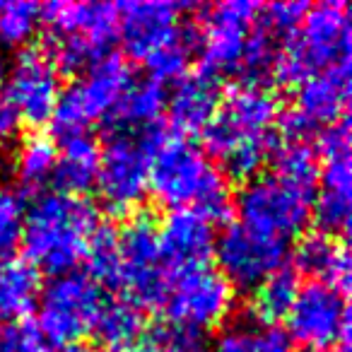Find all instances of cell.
<instances>
[{
	"instance_id": "7bdbcfd3",
	"label": "cell",
	"mask_w": 352,
	"mask_h": 352,
	"mask_svg": "<svg viewBox=\"0 0 352 352\" xmlns=\"http://www.w3.org/2000/svg\"><path fill=\"white\" fill-rule=\"evenodd\" d=\"M0 75H3V70H0Z\"/></svg>"
},
{
	"instance_id": "ab89813d",
	"label": "cell",
	"mask_w": 352,
	"mask_h": 352,
	"mask_svg": "<svg viewBox=\"0 0 352 352\" xmlns=\"http://www.w3.org/2000/svg\"><path fill=\"white\" fill-rule=\"evenodd\" d=\"M126 352H162V350L152 340H145V342H135V345L128 347Z\"/></svg>"
},
{
	"instance_id": "74e56055",
	"label": "cell",
	"mask_w": 352,
	"mask_h": 352,
	"mask_svg": "<svg viewBox=\"0 0 352 352\" xmlns=\"http://www.w3.org/2000/svg\"><path fill=\"white\" fill-rule=\"evenodd\" d=\"M318 147H321L323 160L350 157V126H347V118H340V121L321 128Z\"/></svg>"
},
{
	"instance_id": "ffe728a7",
	"label": "cell",
	"mask_w": 352,
	"mask_h": 352,
	"mask_svg": "<svg viewBox=\"0 0 352 352\" xmlns=\"http://www.w3.org/2000/svg\"><path fill=\"white\" fill-rule=\"evenodd\" d=\"M220 107L217 80L203 73L179 78L166 99L169 121L179 133H198L210 123Z\"/></svg>"
},
{
	"instance_id": "7402d4cb",
	"label": "cell",
	"mask_w": 352,
	"mask_h": 352,
	"mask_svg": "<svg viewBox=\"0 0 352 352\" xmlns=\"http://www.w3.org/2000/svg\"><path fill=\"white\" fill-rule=\"evenodd\" d=\"M99 169V145L89 133L60 138V152L56 157V169L51 182L58 193L80 196L94 186Z\"/></svg>"
},
{
	"instance_id": "603a6c76",
	"label": "cell",
	"mask_w": 352,
	"mask_h": 352,
	"mask_svg": "<svg viewBox=\"0 0 352 352\" xmlns=\"http://www.w3.org/2000/svg\"><path fill=\"white\" fill-rule=\"evenodd\" d=\"M164 104V85L150 78L140 80V82H131V87L123 92L121 102L116 104L107 123L111 133H147L152 128H160Z\"/></svg>"
},
{
	"instance_id": "5bb4252c",
	"label": "cell",
	"mask_w": 352,
	"mask_h": 352,
	"mask_svg": "<svg viewBox=\"0 0 352 352\" xmlns=\"http://www.w3.org/2000/svg\"><path fill=\"white\" fill-rule=\"evenodd\" d=\"M60 94L58 68L41 49H25L17 54L8 73L3 99L15 109L20 121L30 126H44L54 116Z\"/></svg>"
},
{
	"instance_id": "836d02e7",
	"label": "cell",
	"mask_w": 352,
	"mask_h": 352,
	"mask_svg": "<svg viewBox=\"0 0 352 352\" xmlns=\"http://www.w3.org/2000/svg\"><path fill=\"white\" fill-rule=\"evenodd\" d=\"M25 212L27 210L20 193L0 188V261H6L20 246Z\"/></svg>"
},
{
	"instance_id": "f35d334b",
	"label": "cell",
	"mask_w": 352,
	"mask_h": 352,
	"mask_svg": "<svg viewBox=\"0 0 352 352\" xmlns=\"http://www.w3.org/2000/svg\"><path fill=\"white\" fill-rule=\"evenodd\" d=\"M20 116L15 113V109L0 97V145H8L12 138L20 131Z\"/></svg>"
},
{
	"instance_id": "8d00e7d4",
	"label": "cell",
	"mask_w": 352,
	"mask_h": 352,
	"mask_svg": "<svg viewBox=\"0 0 352 352\" xmlns=\"http://www.w3.org/2000/svg\"><path fill=\"white\" fill-rule=\"evenodd\" d=\"M152 342L160 347L162 352H198L201 347V333H193L188 328L166 323L152 336Z\"/></svg>"
},
{
	"instance_id": "ba28073f",
	"label": "cell",
	"mask_w": 352,
	"mask_h": 352,
	"mask_svg": "<svg viewBox=\"0 0 352 352\" xmlns=\"http://www.w3.org/2000/svg\"><path fill=\"white\" fill-rule=\"evenodd\" d=\"M118 287L138 307H162L169 273L162 263L160 232L150 215H133L118 232Z\"/></svg>"
},
{
	"instance_id": "8fae6325",
	"label": "cell",
	"mask_w": 352,
	"mask_h": 352,
	"mask_svg": "<svg viewBox=\"0 0 352 352\" xmlns=\"http://www.w3.org/2000/svg\"><path fill=\"white\" fill-rule=\"evenodd\" d=\"M287 338L309 350H328L338 340L347 345L350 311L345 292L328 283H309L299 287L287 311Z\"/></svg>"
},
{
	"instance_id": "83f0119b",
	"label": "cell",
	"mask_w": 352,
	"mask_h": 352,
	"mask_svg": "<svg viewBox=\"0 0 352 352\" xmlns=\"http://www.w3.org/2000/svg\"><path fill=\"white\" fill-rule=\"evenodd\" d=\"M270 160H273L275 176H280V179H285L289 184H297L302 188L316 191L321 166H318V152L309 142L285 140L283 145L273 147Z\"/></svg>"
},
{
	"instance_id": "44dd1931",
	"label": "cell",
	"mask_w": 352,
	"mask_h": 352,
	"mask_svg": "<svg viewBox=\"0 0 352 352\" xmlns=\"http://www.w3.org/2000/svg\"><path fill=\"white\" fill-rule=\"evenodd\" d=\"M294 273L314 278V283H328L345 292L350 287V256L345 246L321 232L307 234L294 249Z\"/></svg>"
},
{
	"instance_id": "9c48e42d",
	"label": "cell",
	"mask_w": 352,
	"mask_h": 352,
	"mask_svg": "<svg viewBox=\"0 0 352 352\" xmlns=\"http://www.w3.org/2000/svg\"><path fill=\"white\" fill-rule=\"evenodd\" d=\"M278 116L280 104L270 89L241 85L227 94L210 123L203 128L206 150L222 160L234 147L270 138Z\"/></svg>"
},
{
	"instance_id": "f546056e",
	"label": "cell",
	"mask_w": 352,
	"mask_h": 352,
	"mask_svg": "<svg viewBox=\"0 0 352 352\" xmlns=\"http://www.w3.org/2000/svg\"><path fill=\"white\" fill-rule=\"evenodd\" d=\"M254 316L263 323L285 318L299 292V275L292 268H280L254 289Z\"/></svg>"
},
{
	"instance_id": "d4e9b609",
	"label": "cell",
	"mask_w": 352,
	"mask_h": 352,
	"mask_svg": "<svg viewBox=\"0 0 352 352\" xmlns=\"http://www.w3.org/2000/svg\"><path fill=\"white\" fill-rule=\"evenodd\" d=\"M212 352H294V347L285 331L256 316H241L222 328Z\"/></svg>"
},
{
	"instance_id": "b9f144b4",
	"label": "cell",
	"mask_w": 352,
	"mask_h": 352,
	"mask_svg": "<svg viewBox=\"0 0 352 352\" xmlns=\"http://www.w3.org/2000/svg\"><path fill=\"white\" fill-rule=\"evenodd\" d=\"M307 352H345V350H307Z\"/></svg>"
},
{
	"instance_id": "1f68e13d",
	"label": "cell",
	"mask_w": 352,
	"mask_h": 352,
	"mask_svg": "<svg viewBox=\"0 0 352 352\" xmlns=\"http://www.w3.org/2000/svg\"><path fill=\"white\" fill-rule=\"evenodd\" d=\"M41 22V6L27 0H3L0 3V41L20 46L34 36Z\"/></svg>"
},
{
	"instance_id": "8992f818",
	"label": "cell",
	"mask_w": 352,
	"mask_h": 352,
	"mask_svg": "<svg viewBox=\"0 0 352 352\" xmlns=\"http://www.w3.org/2000/svg\"><path fill=\"white\" fill-rule=\"evenodd\" d=\"M131 82V68L118 56H107L82 78L60 89L51 116L56 135H78L87 133V128L94 123L107 121Z\"/></svg>"
},
{
	"instance_id": "d590c367",
	"label": "cell",
	"mask_w": 352,
	"mask_h": 352,
	"mask_svg": "<svg viewBox=\"0 0 352 352\" xmlns=\"http://www.w3.org/2000/svg\"><path fill=\"white\" fill-rule=\"evenodd\" d=\"M0 352H49V342L30 321H15L0 328Z\"/></svg>"
},
{
	"instance_id": "4dcf8cb0",
	"label": "cell",
	"mask_w": 352,
	"mask_h": 352,
	"mask_svg": "<svg viewBox=\"0 0 352 352\" xmlns=\"http://www.w3.org/2000/svg\"><path fill=\"white\" fill-rule=\"evenodd\" d=\"M87 268L94 283L118 287V232L109 225H99L87 244Z\"/></svg>"
},
{
	"instance_id": "f1b7e54d",
	"label": "cell",
	"mask_w": 352,
	"mask_h": 352,
	"mask_svg": "<svg viewBox=\"0 0 352 352\" xmlns=\"http://www.w3.org/2000/svg\"><path fill=\"white\" fill-rule=\"evenodd\" d=\"M193 49H198V32L193 25H182L174 39H169L164 46L152 51L145 58V65L150 70V80L155 82H166V80L184 78L188 60H191Z\"/></svg>"
},
{
	"instance_id": "7c38bea8",
	"label": "cell",
	"mask_w": 352,
	"mask_h": 352,
	"mask_svg": "<svg viewBox=\"0 0 352 352\" xmlns=\"http://www.w3.org/2000/svg\"><path fill=\"white\" fill-rule=\"evenodd\" d=\"M212 254H217L220 275L227 280V285L249 292L268 280L275 270L285 268L287 241L263 236L241 222H232L217 236Z\"/></svg>"
},
{
	"instance_id": "9a60e30c",
	"label": "cell",
	"mask_w": 352,
	"mask_h": 352,
	"mask_svg": "<svg viewBox=\"0 0 352 352\" xmlns=\"http://www.w3.org/2000/svg\"><path fill=\"white\" fill-rule=\"evenodd\" d=\"M157 232H160L162 263L176 275L186 273V270L206 268L208 258L215 251L212 222L191 208L171 210L164 217L162 227H157Z\"/></svg>"
},
{
	"instance_id": "30bf717a",
	"label": "cell",
	"mask_w": 352,
	"mask_h": 352,
	"mask_svg": "<svg viewBox=\"0 0 352 352\" xmlns=\"http://www.w3.org/2000/svg\"><path fill=\"white\" fill-rule=\"evenodd\" d=\"M234 289L217 270L196 268L169 280V289L162 302L169 323L193 333L220 326L232 311Z\"/></svg>"
},
{
	"instance_id": "2e32d148",
	"label": "cell",
	"mask_w": 352,
	"mask_h": 352,
	"mask_svg": "<svg viewBox=\"0 0 352 352\" xmlns=\"http://www.w3.org/2000/svg\"><path fill=\"white\" fill-rule=\"evenodd\" d=\"M188 6H176L166 0H138L118 8V36L131 56L145 60L152 51L174 39L182 30L179 15Z\"/></svg>"
},
{
	"instance_id": "e575fe53",
	"label": "cell",
	"mask_w": 352,
	"mask_h": 352,
	"mask_svg": "<svg viewBox=\"0 0 352 352\" xmlns=\"http://www.w3.org/2000/svg\"><path fill=\"white\" fill-rule=\"evenodd\" d=\"M309 6L299 3V0H289V3H270V6H261L258 10V25L263 27L268 34L275 39H287L299 30L304 15H307Z\"/></svg>"
},
{
	"instance_id": "d6a6232c",
	"label": "cell",
	"mask_w": 352,
	"mask_h": 352,
	"mask_svg": "<svg viewBox=\"0 0 352 352\" xmlns=\"http://www.w3.org/2000/svg\"><path fill=\"white\" fill-rule=\"evenodd\" d=\"M278 145L275 142V138H263V140H254V142H246V145H239L234 147L232 152H227L225 157H222V174L232 176V179H236V182H251L256 174L261 171V166L265 164V162L270 160V152H273V147Z\"/></svg>"
},
{
	"instance_id": "ac0fdd59",
	"label": "cell",
	"mask_w": 352,
	"mask_h": 352,
	"mask_svg": "<svg viewBox=\"0 0 352 352\" xmlns=\"http://www.w3.org/2000/svg\"><path fill=\"white\" fill-rule=\"evenodd\" d=\"M350 102V63L323 70L299 85L294 111L316 131L340 121Z\"/></svg>"
},
{
	"instance_id": "3957f363",
	"label": "cell",
	"mask_w": 352,
	"mask_h": 352,
	"mask_svg": "<svg viewBox=\"0 0 352 352\" xmlns=\"http://www.w3.org/2000/svg\"><path fill=\"white\" fill-rule=\"evenodd\" d=\"M352 27L347 6L340 0L309 8L299 30L283 41L275 63L280 82L302 85L307 78L350 63Z\"/></svg>"
},
{
	"instance_id": "d6986e66",
	"label": "cell",
	"mask_w": 352,
	"mask_h": 352,
	"mask_svg": "<svg viewBox=\"0 0 352 352\" xmlns=\"http://www.w3.org/2000/svg\"><path fill=\"white\" fill-rule=\"evenodd\" d=\"M350 157L326 160L323 169L318 171V193L314 196L311 215L316 217L321 234H345L350 227Z\"/></svg>"
},
{
	"instance_id": "277c9868",
	"label": "cell",
	"mask_w": 352,
	"mask_h": 352,
	"mask_svg": "<svg viewBox=\"0 0 352 352\" xmlns=\"http://www.w3.org/2000/svg\"><path fill=\"white\" fill-rule=\"evenodd\" d=\"M162 128L147 133H111L99 150L97 191L113 215H128L150 191V164L162 140Z\"/></svg>"
},
{
	"instance_id": "7a4b0ae2",
	"label": "cell",
	"mask_w": 352,
	"mask_h": 352,
	"mask_svg": "<svg viewBox=\"0 0 352 352\" xmlns=\"http://www.w3.org/2000/svg\"><path fill=\"white\" fill-rule=\"evenodd\" d=\"M150 191L171 210L191 208L210 222L230 212L227 179L203 147L184 135L162 138L150 164Z\"/></svg>"
},
{
	"instance_id": "4fadbf2b",
	"label": "cell",
	"mask_w": 352,
	"mask_h": 352,
	"mask_svg": "<svg viewBox=\"0 0 352 352\" xmlns=\"http://www.w3.org/2000/svg\"><path fill=\"white\" fill-rule=\"evenodd\" d=\"M258 3L227 0L206 12V32L201 39V73L212 80L222 75L236 78L249 32L258 20Z\"/></svg>"
},
{
	"instance_id": "e0dca14e",
	"label": "cell",
	"mask_w": 352,
	"mask_h": 352,
	"mask_svg": "<svg viewBox=\"0 0 352 352\" xmlns=\"http://www.w3.org/2000/svg\"><path fill=\"white\" fill-rule=\"evenodd\" d=\"M41 22L51 27V36H87L104 51L118 39V8L109 3H49L41 8Z\"/></svg>"
},
{
	"instance_id": "52a82bcc",
	"label": "cell",
	"mask_w": 352,
	"mask_h": 352,
	"mask_svg": "<svg viewBox=\"0 0 352 352\" xmlns=\"http://www.w3.org/2000/svg\"><path fill=\"white\" fill-rule=\"evenodd\" d=\"M102 302V289L87 273L56 275L41 289L36 328L46 342L68 347L92 333Z\"/></svg>"
},
{
	"instance_id": "60d3db41",
	"label": "cell",
	"mask_w": 352,
	"mask_h": 352,
	"mask_svg": "<svg viewBox=\"0 0 352 352\" xmlns=\"http://www.w3.org/2000/svg\"><path fill=\"white\" fill-rule=\"evenodd\" d=\"M60 352H102V350H94V347H80V345H68L63 347Z\"/></svg>"
},
{
	"instance_id": "4316f807",
	"label": "cell",
	"mask_w": 352,
	"mask_h": 352,
	"mask_svg": "<svg viewBox=\"0 0 352 352\" xmlns=\"http://www.w3.org/2000/svg\"><path fill=\"white\" fill-rule=\"evenodd\" d=\"M56 150L54 140L46 135H30L17 150L12 166H15V176L22 188L27 191H39L51 182L56 169Z\"/></svg>"
},
{
	"instance_id": "6da1fadb",
	"label": "cell",
	"mask_w": 352,
	"mask_h": 352,
	"mask_svg": "<svg viewBox=\"0 0 352 352\" xmlns=\"http://www.w3.org/2000/svg\"><path fill=\"white\" fill-rule=\"evenodd\" d=\"M97 227L99 210L92 201L68 193H44L25 212L20 244L27 263L54 278L73 273L87 254Z\"/></svg>"
},
{
	"instance_id": "cb8c5ba5",
	"label": "cell",
	"mask_w": 352,
	"mask_h": 352,
	"mask_svg": "<svg viewBox=\"0 0 352 352\" xmlns=\"http://www.w3.org/2000/svg\"><path fill=\"white\" fill-rule=\"evenodd\" d=\"M145 328V311L131 299L102 302L94 318L92 333L97 342L109 352H126L133 347Z\"/></svg>"
},
{
	"instance_id": "5b68a950",
	"label": "cell",
	"mask_w": 352,
	"mask_h": 352,
	"mask_svg": "<svg viewBox=\"0 0 352 352\" xmlns=\"http://www.w3.org/2000/svg\"><path fill=\"white\" fill-rule=\"evenodd\" d=\"M316 191L289 184L275 174L254 176L236 196L239 222L263 236L287 241L299 236L311 220Z\"/></svg>"
},
{
	"instance_id": "484cf974",
	"label": "cell",
	"mask_w": 352,
	"mask_h": 352,
	"mask_svg": "<svg viewBox=\"0 0 352 352\" xmlns=\"http://www.w3.org/2000/svg\"><path fill=\"white\" fill-rule=\"evenodd\" d=\"M36 270L25 261H0V318L25 316L34 307Z\"/></svg>"
}]
</instances>
